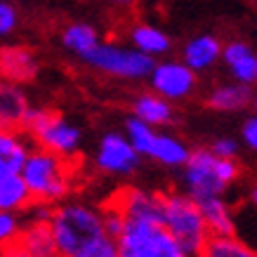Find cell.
<instances>
[{"label": "cell", "mask_w": 257, "mask_h": 257, "mask_svg": "<svg viewBox=\"0 0 257 257\" xmlns=\"http://www.w3.org/2000/svg\"><path fill=\"white\" fill-rule=\"evenodd\" d=\"M0 257H3V248H0Z\"/></svg>", "instance_id": "cell-37"}, {"label": "cell", "mask_w": 257, "mask_h": 257, "mask_svg": "<svg viewBox=\"0 0 257 257\" xmlns=\"http://www.w3.org/2000/svg\"><path fill=\"white\" fill-rule=\"evenodd\" d=\"M250 104H252V109H255V116H257V94H252V101H250Z\"/></svg>", "instance_id": "cell-36"}, {"label": "cell", "mask_w": 257, "mask_h": 257, "mask_svg": "<svg viewBox=\"0 0 257 257\" xmlns=\"http://www.w3.org/2000/svg\"><path fill=\"white\" fill-rule=\"evenodd\" d=\"M161 198H163V226L187 255L198 257L205 241L210 238V231L196 201L189 198L184 191H163Z\"/></svg>", "instance_id": "cell-5"}, {"label": "cell", "mask_w": 257, "mask_h": 257, "mask_svg": "<svg viewBox=\"0 0 257 257\" xmlns=\"http://www.w3.org/2000/svg\"><path fill=\"white\" fill-rule=\"evenodd\" d=\"M22 229H24V222L19 217V212L0 210V248H8V245L17 243Z\"/></svg>", "instance_id": "cell-27"}, {"label": "cell", "mask_w": 257, "mask_h": 257, "mask_svg": "<svg viewBox=\"0 0 257 257\" xmlns=\"http://www.w3.org/2000/svg\"><path fill=\"white\" fill-rule=\"evenodd\" d=\"M71 257H118V248L116 241L109 236H101L97 241H92L90 245H85L83 250L73 252Z\"/></svg>", "instance_id": "cell-28"}, {"label": "cell", "mask_w": 257, "mask_h": 257, "mask_svg": "<svg viewBox=\"0 0 257 257\" xmlns=\"http://www.w3.org/2000/svg\"><path fill=\"white\" fill-rule=\"evenodd\" d=\"M29 151H31V142L22 130L0 127V172H22Z\"/></svg>", "instance_id": "cell-15"}, {"label": "cell", "mask_w": 257, "mask_h": 257, "mask_svg": "<svg viewBox=\"0 0 257 257\" xmlns=\"http://www.w3.org/2000/svg\"><path fill=\"white\" fill-rule=\"evenodd\" d=\"M3 257H38V255H31V252L24 250L19 243H12L8 248H3Z\"/></svg>", "instance_id": "cell-33"}, {"label": "cell", "mask_w": 257, "mask_h": 257, "mask_svg": "<svg viewBox=\"0 0 257 257\" xmlns=\"http://www.w3.org/2000/svg\"><path fill=\"white\" fill-rule=\"evenodd\" d=\"M210 236H234V212L222 196H210L196 201Z\"/></svg>", "instance_id": "cell-16"}, {"label": "cell", "mask_w": 257, "mask_h": 257, "mask_svg": "<svg viewBox=\"0 0 257 257\" xmlns=\"http://www.w3.org/2000/svg\"><path fill=\"white\" fill-rule=\"evenodd\" d=\"M189 154L191 149L175 135H156L154 147L149 151V156L165 168H182L189 161Z\"/></svg>", "instance_id": "cell-21"}, {"label": "cell", "mask_w": 257, "mask_h": 257, "mask_svg": "<svg viewBox=\"0 0 257 257\" xmlns=\"http://www.w3.org/2000/svg\"><path fill=\"white\" fill-rule=\"evenodd\" d=\"M31 203V194L19 172H0V210L24 212Z\"/></svg>", "instance_id": "cell-20"}, {"label": "cell", "mask_w": 257, "mask_h": 257, "mask_svg": "<svg viewBox=\"0 0 257 257\" xmlns=\"http://www.w3.org/2000/svg\"><path fill=\"white\" fill-rule=\"evenodd\" d=\"M22 133L36 147L64 158H76L80 149V140H83L78 125L69 123L59 111L43 109V106H29L22 123Z\"/></svg>", "instance_id": "cell-4"}, {"label": "cell", "mask_w": 257, "mask_h": 257, "mask_svg": "<svg viewBox=\"0 0 257 257\" xmlns=\"http://www.w3.org/2000/svg\"><path fill=\"white\" fill-rule=\"evenodd\" d=\"M140 154L120 133H106L99 142L94 163L106 175H133L140 168Z\"/></svg>", "instance_id": "cell-9"}, {"label": "cell", "mask_w": 257, "mask_h": 257, "mask_svg": "<svg viewBox=\"0 0 257 257\" xmlns=\"http://www.w3.org/2000/svg\"><path fill=\"white\" fill-rule=\"evenodd\" d=\"M109 3H116V5H133L135 0H109Z\"/></svg>", "instance_id": "cell-35"}, {"label": "cell", "mask_w": 257, "mask_h": 257, "mask_svg": "<svg viewBox=\"0 0 257 257\" xmlns=\"http://www.w3.org/2000/svg\"><path fill=\"white\" fill-rule=\"evenodd\" d=\"M125 140L130 142V147H133L140 156H149V151L154 147V140H156V130L149 123L140 120V118L130 116L125 120Z\"/></svg>", "instance_id": "cell-25"}, {"label": "cell", "mask_w": 257, "mask_h": 257, "mask_svg": "<svg viewBox=\"0 0 257 257\" xmlns=\"http://www.w3.org/2000/svg\"><path fill=\"white\" fill-rule=\"evenodd\" d=\"M252 101V90L248 85H241V83H224V85L212 87L205 104L215 111H241L245 106H250Z\"/></svg>", "instance_id": "cell-18"}, {"label": "cell", "mask_w": 257, "mask_h": 257, "mask_svg": "<svg viewBox=\"0 0 257 257\" xmlns=\"http://www.w3.org/2000/svg\"><path fill=\"white\" fill-rule=\"evenodd\" d=\"M99 43L101 40H99L97 29L90 26V24H85V22H73L62 31V45L69 50L71 55L80 57V59L85 55H90Z\"/></svg>", "instance_id": "cell-22"}, {"label": "cell", "mask_w": 257, "mask_h": 257, "mask_svg": "<svg viewBox=\"0 0 257 257\" xmlns=\"http://www.w3.org/2000/svg\"><path fill=\"white\" fill-rule=\"evenodd\" d=\"M17 243L31 255L38 257H59L55 248V238L50 231V224H24Z\"/></svg>", "instance_id": "cell-23"}, {"label": "cell", "mask_w": 257, "mask_h": 257, "mask_svg": "<svg viewBox=\"0 0 257 257\" xmlns=\"http://www.w3.org/2000/svg\"><path fill=\"white\" fill-rule=\"evenodd\" d=\"M83 62L101 73H106V76H113L120 80L149 78L156 66L154 57L142 55L135 47H120L113 43H99L90 55L83 57Z\"/></svg>", "instance_id": "cell-7"}, {"label": "cell", "mask_w": 257, "mask_h": 257, "mask_svg": "<svg viewBox=\"0 0 257 257\" xmlns=\"http://www.w3.org/2000/svg\"><path fill=\"white\" fill-rule=\"evenodd\" d=\"M123 219H144V222H163V198L156 191H147L140 187L120 189L109 201Z\"/></svg>", "instance_id": "cell-10"}, {"label": "cell", "mask_w": 257, "mask_h": 257, "mask_svg": "<svg viewBox=\"0 0 257 257\" xmlns=\"http://www.w3.org/2000/svg\"><path fill=\"white\" fill-rule=\"evenodd\" d=\"M130 43L137 52L149 57H158V55H168L172 50V40L165 31H161L158 26L151 24H137L130 29Z\"/></svg>", "instance_id": "cell-19"}, {"label": "cell", "mask_w": 257, "mask_h": 257, "mask_svg": "<svg viewBox=\"0 0 257 257\" xmlns=\"http://www.w3.org/2000/svg\"><path fill=\"white\" fill-rule=\"evenodd\" d=\"M151 87L154 92L161 94L168 101H179L191 97L198 85L196 73L184 62H161L151 71Z\"/></svg>", "instance_id": "cell-8"}, {"label": "cell", "mask_w": 257, "mask_h": 257, "mask_svg": "<svg viewBox=\"0 0 257 257\" xmlns=\"http://www.w3.org/2000/svg\"><path fill=\"white\" fill-rule=\"evenodd\" d=\"M241 137L245 142V147L257 154V116H250L241 127Z\"/></svg>", "instance_id": "cell-32"}, {"label": "cell", "mask_w": 257, "mask_h": 257, "mask_svg": "<svg viewBox=\"0 0 257 257\" xmlns=\"http://www.w3.org/2000/svg\"><path fill=\"white\" fill-rule=\"evenodd\" d=\"M17 22H19V17H17L15 5H10L8 0H0V38L15 31Z\"/></svg>", "instance_id": "cell-30"}, {"label": "cell", "mask_w": 257, "mask_h": 257, "mask_svg": "<svg viewBox=\"0 0 257 257\" xmlns=\"http://www.w3.org/2000/svg\"><path fill=\"white\" fill-rule=\"evenodd\" d=\"M222 43H219L217 36L212 33H201L182 47V62L187 64L189 69L198 73V71H205L215 66L217 59H222Z\"/></svg>", "instance_id": "cell-13"}, {"label": "cell", "mask_w": 257, "mask_h": 257, "mask_svg": "<svg viewBox=\"0 0 257 257\" xmlns=\"http://www.w3.org/2000/svg\"><path fill=\"white\" fill-rule=\"evenodd\" d=\"M198 257H257V252L236 236H210Z\"/></svg>", "instance_id": "cell-24"}, {"label": "cell", "mask_w": 257, "mask_h": 257, "mask_svg": "<svg viewBox=\"0 0 257 257\" xmlns=\"http://www.w3.org/2000/svg\"><path fill=\"white\" fill-rule=\"evenodd\" d=\"M19 175L31 194V201L55 205L64 201L73 189L76 158H64L40 147H31Z\"/></svg>", "instance_id": "cell-1"}, {"label": "cell", "mask_w": 257, "mask_h": 257, "mask_svg": "<svg viewBox=\"0 0 257 257\" xmlns=\"http://www.w3.org/2000/svg\"><path fill=\"white\" fill-rule=\"evenodd\" d=\"M101 217H104V234L116 241L118 236H120V231H123V224H125L123 215H120L116 208H111L109 203H106V205L101 208Z\"/></svg>", "instance_id": "cell-29"}, {"label": "cell", "mask_w": 257, "mask_h": 257, "mask_svg": "<svg viewBox=\"0 0 257 257\" xmlns=\"http://www.w3.org/2000/svg\"><path fill=\"white\" fill-rule=\"evenodd\" d=\"M116 248L118 257H191L179 248L163 222L144 219H125Z\"/></svg>", "instance_id": "cell-6"}, {"label": "cell", "mask_w": 257, "mask_h": 257, "mask_svg": "<svg viewBox=\"0 0 257 257\" xmlns=\"http://www.w3.org/2000/svg\"><path fill=\"white\" fill-rule=\"evenodd\" d=\"M50 231L55 238V248L59 257H71L83 250L104 234V217L101 208H92L85 203H64L52 212Z\"/></svg>", "instance_id": "cell-2"}, {"label": "cell", "mask_w": 257, "mask_h": 257, "mask_svg": "<svg viewBox=\"0 0 257 257\" xmlns=\"http://www.w3.org/2000/svg\"><path fill=\"white\" fill-rule=\"evenodd\" d=\"M133 116L149 123L151 127L156 125H168L175 118L172 104L168 99H163L156 92H142L133 99Z\"/></svg>", "instance_id": "cell-17"}, {"label": "cell", "mask_w": 257, "mask_h": 257, "mask_svg": "<svg viewBox=\"0 0 257 257\" xmlns=\"http://www.w3.org/2000/svg\"><path fill=\"white\" fill-rule=\"evenodd\" d=\"M241 175L236 158H219L210 149H191L189 161L182 165L184 194L194 201L222 196Z\"/></svg>", "instance_id": "cell-3"}, {"label": "cell", "mask_w": 257, "mask_h": 257, "mask_svg": "<svg viewBox=\"0 0 257 257\" xmlns=\"http://www.w3.org/2000/svg\"><path fill=\"white\" fill-rule=\"evenodd\" d=\"M234 236L257 252V208L245 205L234 215Z\"/></svg>", "instance_id": "cell-26"}, {"label": "cell", "mask_w": 257, "mask_h": 257, "mask_svg": "<svg viewBox=\"0 0 257 257\" xmlns=\"http://www.w3.org/2000/svg\"><path fill=\"white\" fill-rule=\"evenodd\" d=\"M210 151L219 158H236L238 156V142L231 137H217L210 144Z\"/></svg>", "instance_id": "cell-31"}, {"label": "cell", "mask_w": 257, "mask_h": 257, "mask_svg": "<svg viewBox=\"0 0 257 257\" xmlns=\"http://www.w3.org/2000/svg\"><path fill=\"white\" fill-rule=\"evenodd\" d=\"M222 62L231 71L234 83L252 87L257 83V52L243 40H231L222 47Z\"/></svg>", "instance_id": "cell-12"}, {"label": "cell", "mask_w": 257, "mask_h": 257, "mask_svg": "<svg viewBox=\"0 0 257 257\" xmlns=\"http://www.w3.org/2000/svg\"><path fill=\"white\" fill-rule=\"evenodd\" d=\"M29 106L31 104L22 85L0 78V127L3 130H19Z\"/></svg>", "instance_id": "cell-14"}, {"label": "cell", "mask_w": 257, "mask_h": 257, "mask_svg": "<svg viewBox=\"0 0 257 257\" xmlns=\"http://www.w3.org/2000/svg\"><path fill=\"white\" fill-rule=\"evenodd\" d=\"M250 205H252V208H257V184L250 189Z\"/></svg>", "instance_id": "cell-34"}, {"label": "cell", "mask_w": 257, "mask_h": 257, "mask_svg": "<svg viewBox=\"0 0 257 257\" xmlns=\"http://www.w3.org/2000/svg\"><path fill=\"white\" fill-rule=\"evenodd\" d=\"M36 73H38V59L29 47H0V78L3 80L22 85L36 78Z\"/></svg>", "instance_id": "cell-11"}]
</instances>
